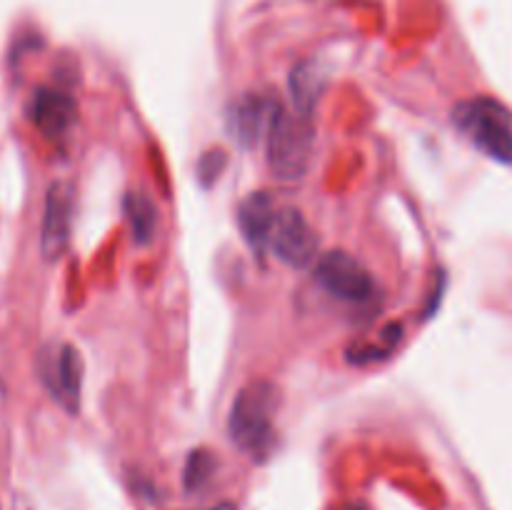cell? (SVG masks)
<instances>
[{"mask_svg": "<svg viewBox=\"0 0 512 510\" xmlns=\"http://www.w3.org/2000/svg\"><path fill=\"white\" fill-rule=\"evenodd\" d=\"M325 88V75L315 63H300L290 75V95H293V110L300 115L313 118L318 100Z\"/></svg>", "mask_w": 512, "mask_h": 510, "instance_id": "cell-11", "label": "cell"}, {"mask_svg": "<svg viewBox=\"0 0 512 510\" xmlns=\"http://www.w3.org/2000/svg\"><path fill=\"white\" fill-rule=\"evenodd\" d=\"M265 138H268V165L275 178L295 183L308 173L315 150L313 118L280 108Z\"/></svg>", "mask_w": 512, "mask_h": 510, "instance_id": "cell-2", "label": "cell"}, {"mask_svg": "<svg viewBox=\"0 0 512 510\" xmlns=\"http://www.w3.org/2000/svg\"><path fill=\"white\" fill-rule=\"evenodd\" d=\"M213 510H235V505L233 503H220V505H215Z\"/></svg>", "mask_w": 512, "mask_h": 510, "instance_id": "cell-15", "label": "cell"}, {"mask_svg": "<svg viewBox=\"0 0 512 510\" xmlns=\"http://www.w3.org/2000/svg\"><path fill=\"white\" fill-rule=\"evenodd\" d=\"M40 378L45 388L65 410L75 413L80 408L83 390V358L73 345H58L40 353Z\"/></svg>", "mask_w": 512, "mask_h": 510, "instance_id": "cell-6", "label": "cell"}, {"mask_svg": "<svg viewBox=\"0 0 512 510\" xmlns=\"http://www.w3.org/2000/svg\"><path fill=\"white\" fill-rule=\"evenodd\" d=\"M275 218H278V210H275L273 198L268 193H253L240 203V230H243L245 243L250 245L255 255H265V250H270V235H273Z\"/></svg>", "mask_w": 512, "mask_h": 510, "instance_id": "cell-10", "label": "cell"}, {"mask_svg": "<svg viewBox=\"0 0 512 510\" xmlns=\"http://www.w3.org/2000/svg\"><path fill=\"white\" fill-rule=\"evenodd\" d=\"M225 163H228V158H225L223 150H208V153L200 158L198 163V180L205 185V188H210V185L215 183V180L220 178V173H223Z\"/></svg>", "mask_w": 512, "mask_h": 510, "instance_id": "cell-14", "label": "cell"}, {"mask_svg": "<svg viewBox=\"0 0 512 510\" xmlns=\"http://www.w3.org/2000/svg\"><path fill=\"white\" fill-rule=\"evenodd\" d=\"M70 223H73V188L68 183H53L45 195L40 250L45 260H58L68 248Z\"/></svg>", "mask_w": 512, "mask_h": 510, "instance_id": "cell-8", "label": "cell"}, {"mask_svg": "<svg viewBox=\"0 0 512 510\" xmlns=\"http://www.w3.org/2000/svg\"><path fill=\"white\" fill-rule=\"evenodd\" d=\"M455 125L490 158L512 165V115L493 98L465 100L453 113Z\"/></svg>", "mask_w": 512, "mask_h": 510, "instance_id": "cell-3", "label": "cell"}, {"mask_svg": "<svg viewBox=\"0 0 512 510\" xmlns=\"http://www.w3.org/2000/svg\"><path fill=\"white\" fill-rule=\"evenodd\" d=\"M278 110L280 103H275L273 98L248 93L230 103L225 123H228V130L235 143H240L243 148H253L263 135H268Z\"/></svg>", "mask_w": 512, "mask_h": 510, "instance_id": "cell-7", "label": "cell"}, {"mask_svg": "<svg viewBox=\"0 0 512 510\" xmlns=\"http://www.w3.org/2000/svg\"><path fill=\"white\" fill-rule=\"evenodd\" d=\"M215 468H218V460H215V455L210 453V450L205 448L193 450L188 463H185V473H183L185 490H188V493H195V490L205 488L208 480L213 478Z\"/></svg>", "mask_w": 512, "mask_h": 510, "instance_id": "cell-13", "label": "cell"}, {"mask_svg": "<svg viewBox=\"0 0 512 510\" xmlns=\"http://www.w3.org/2000/svg\"><path fill=\"white\" fill-rule=\"evenodd\" d=\"M315 280L333 298L345 303H363L375 293V280L368 268L343 250L325 253L315 263Z\"/></svg>", "mask_w": 512, "mask_h": 510, "instance_id": "cell-4", "label": "cell"}, {"mask_svg": "<svg viewBox=\"0 0 512 510\" xmlns=\"http://www.w3.org/2000/svg\"><path fill=\"white\" fill-rule=\"evenodd\" d=\"M125 215H128L135 243L148 245L153 240L155 228H158V210H155L153 200L143 193H128V198H125Z\"/></svg>", "mask_w": 512, "mask_h": 510, "instance_id": "cell-12", "label": "cell"}, {"mask_svg": "<svg viewBox=\"0 0 512 510\" xmlns=\"http://www.w3.org/2000/svg\"><path fill=\"white\" fill-rule=\"evenodd\" d=\"M28 118L45 138H63L78 118V105H75L73 95H68L65 90L43 85L30 95Z\"/></svg>", "mask_w": 512, "mask_h": 510, "instance_id": "cell-9", "label": "cell"}, {"mask_svg": "<svg viewBox=\"0 0 512 510\" xmlns=\"http://www.w3.org/2000/svg\"><path fill=\"white\" fill-rule=\"evenodd\" d=\"M278 410V388L268 380L248 383L233 400L228 418L230 440L243 453L263 458L273 448V415Z\"/></svg>", "mask_w": 512, "mask_h": 510, "instance_id": "cell-1", "label": "cell"}, {"mask_svg": "<svg viewBox=\"0 0 512 510\" xmlns=\"http://www.w3.org/2000/svg\"><path fill=\"white\" fill-rule=\"evenodd\" d=\"M318 248V233L300 210H278L273 235H270V250L275 253V258L283 260L290 268H308L318 258Z\"/></svg>", "mask_w": 512, "mask_h": 510, "instance_id": "cell-5", "label": "cell"}]
</instances>
